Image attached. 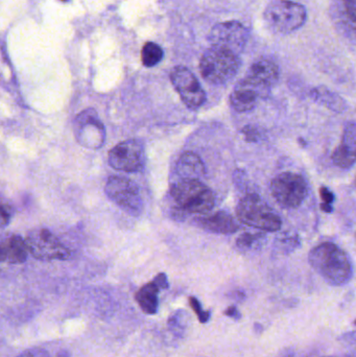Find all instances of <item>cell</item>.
I'll return each instance as SVG.
<instances>
[{
  "mask_svg": "<svg viewBox=\"0 0 356 357\" xmlns=\"http://www.w3.org/2000/svg\"><path fill=\"white\" fill-rule=\"evenodd\" d=\"M75 133L77 142L91 150L102 148L106 140V130L94 109H87L77 115Z\"/></svg>",
  "mask_w": 356,
  "mask_h": 357,
  "instance_id": "obj_11",
  "label": "cell"
},
{
  "mask_svg": "<svg viewBox=\"0 0 356 357\" xmlns=\"http://www.w3.org/2000/svg\"><path fill=\"white\" fill-rule=\"evenodd\" d=\"M189 303L192 310H194V312L198 314L199 319H200V322H208L209 316H210V314H209L208 312H203L202 306H201L200 302H199L196 298L192 297L189 298Z\"/></svg>",
  "mask_w": 356,
  "mask_h": 357,
  "instance_id": "obj_25",
  "label": "cell"
},
{
  "mask_svg": "<svg viewBox=\"0 0 356 357\" xmlns=\"http://www.w3.org/2000/svg\"><path fill=\"white\" fill-rule=\"evenodd\" d=\"M225 314H227L228 317H230V318H234V319H240V314L238 312V310H236L234 306H232V307L228 308L227 310L225 312Z\"/></svg>",
  "mask_w": 356,
  "mask_h": 357,
  "instance_id": "obj_31",
  "label": "cell"
},
{
  "mask_svg": "<svg viewBox=\"0 0 356 357\" xmlns=\"http://www.w3.org/2000/svg\"><path fill=\"white\" fill-rule=\"evenodd\" d=\"M29 250L26 243L19 235L10 234L0 238V262L20 264L26 260Z\"/></svg>",
  "mask_w": 356,
  "mask_h": 357,
  "instance_id": "obj_15",
  "label": "cell"
},
{
  "mask_svg": "<svg viewBox=\"0 0 356 357\" xmlns=\"http://www.w3.org/2000/svg\"><path fill=\"white\" fill-rule=\"evenodd\" d=\"M159 287L156 283H148L142 287L136 294L135 299L142 312L146 314H155L158 310Z\"/></svg>",
  "mask_w": 356,
  "mask_h": 357,
  "instance_id": "obj_18",
  "label": "cell"
},
{
  "mask_svg": "<svg viewBox=\"0 0 356 357\" xmlns=\"http://www.w3.org/2000/svg\"><path fill=\"white\" fill-rule=\"evenodd\" d=\"M309 262L330 284H346L353 277V264L348 255L338 245L324 243L311 250Z\"/></svg>",
  "mask_w": 356,
  "mask_h": 357,
  "instance_id": "obj_1",
  "label": "cell"
},
{
  "mask_svg": "<svg viewBox=\"0 0 356 357\" xmlns=\"http://www.w3.org/2000/svg\"><path fill=\"white\" fill-rule=\"evenodd\" d=\"M307 10L302 4L291 0H276L265 10V20L272 31L288 33L300 29L307 21Z\"/></svg>",
  "mask_w": 356,
  "mask_h": 357,
  "instance_id": "obj_5",
  "label": "cell"
},
{
  "mask_svg": "<svg viewBox=\"0 0 356 357\" xmlns=\"http://www.w3.org/2000/svg\"><path fill=\"white\" fill-rule=\"evenodd\" d=\"M320 195H321L324 203L332 205L334 199V193H332L327 187H322V188L320 189Z\"/></svg>",
  "mask_w": 356,
  "mask_h": 357,
  "instance_id": "obj_29",
  "label": "cell"
},
{
  "mask_svg": "<svg viewBox=\"0 0 356 357\" xmlns=\"http://www.w3.org/2000/svg\"><path fill=\"white\" fill-rule=\"evenodd\" d=\"M208 40L211 47L240 56L248 42V31L238 21H227L213 26Z\"/></svg>",
  "mask_w": 356,
  "mask_h": 357,
  "instance_id": "obj_9",
  "label": "cell"
},
{
  "mask_svg": "<svg viewBox=\"0 0 356 357\" xmlns=\"http://www.w3.org/2000/svg\"><path fill=\"white\" fill-rule=\"evenodd\" d=\"M171 81L184 104L190 109H198L206 100V94L196 75L184 66L171 70Z\"/></svg>",
  "mask_w": 356,
  "mask_h": 357,
  "instance_id": "obj_12",
  "label": "cell"
},
{
  "mask_svg": "<svg viewBox=\"0 0 356 357\" xmlns=\"http://www.w3.org/2000/svg\"><path fill=\"white\" fill-rule=\"evenodd\" d=\"M247 79L265 90H271L279 79V68L277 64L269 59H261L251 66L247 73Z\"/></svg>",
  "mask_w": 356,
  "mask_h": 357,
  "instance_id": "obj_14",
  "label": "cell"
},
{
  "mask_svg": "<svg viewBox=\"0 0 356 357\" xmlns=\"http://www.w3.org/2000/svg\"><path fill=\"white\" fill-rule=\"evenodd\" d=\"M311 96L317 102H322V104L325 105L332 110L336 111V112H341L346 108L345 102H343L340 96H336L325 88L314 89Z\"/></svg>",
  "mask_w": 356,
  "mask_h": 357,
  "instance_id": "obj_19",
  "label": "cell"
},
{
  "mask_svg": "<svg viewBox=\"0 0 356 357\" xmlns=\"http://www.w3.org/2000/svg\"><path fill=\"white\" fill-rule=\"evenodd\" d=\"M236 214L242 224L268 232H275L282 226L279 215L256 195H246L238 203Z\"/></svg>",
  "mask_w": 356,
  "mask_h": 357,
  "instance_id": "obj_4",
  "label": "cell"
},
{
  "mask_svg": "<svg viewBox=\"0 0 356 357\" xmlns=\"http://www.w3.org/2000/svg\"><path fill=\"white\" fill-rule=\"evenodd\" d=\"M171 195L180 209L189 213H207L215 207V193L200 180L181 178L171 187Z\"/></svg>",
  "mask_w": 356,
  "mask_h": 357,
  "instance_id": "obj_2",
  "label": "cell"
},
{
  "mask_svg": "<svg viewBox=\"0 0 356 357\" xmlns=\"http://www.w3.org/2000/svg\"><path fill=\"white\" fill-rule=\"evenodd\" d=\"M271 191L279 205L295 209L304 202L307 186L304 178L298 174L282 173L272 181Z\"/></svg>",
  "mask_w": 356,
  "mask_h": 357,
  "instance_id": "obj_8",
  "label": "cell"
},
{
  "mask_svg": "<svg viewBox=\"0 0 356 357\" xmlns=\"http://www.w3.org/2000/svg\"><path fill=\"white\" fill-rule=\"evenodd\" d=\"M263 237H265L263 234H252V233H244L240 235V238L236 241V245L240 248V250H245V251H251V250H256L258 245L263 243Z\"/></svg>",
  "mask_w": 356,
  "mask_h": 357,
  "instance_id": "obj_22",
  "label": "cell"
},
{
  "mask_svg": "<svg viewBox=\"0 0 356 357\" xmlns=\"http://www.w3.org/2000/svg\"><path fill=\"white\" fill-rule=\"evenodd\" d=\"M342 146H346L349 150L356 152V127L355 121L347 125L343 137Z\"/></svg>",
  "mask_w": 356,
  "mask_h": 357,
  "instance_id": "obj_24",
  "label": "cell"
},
{
  "mask_svg": "<svg viewBox=\"0 0 356 357\" xmlns=\"http://www.w3.org/2000/svg\"><path fill=\"white\" fill-rule=\"evenodd\" d=\"M321 208L322 210H324V211L327 212V213H330V212L332 211V205H330V204L322 203Z\"/></svg>",
  "mask_w": 356,
  "mask_h": 357,
  "instance_id": "obj_32",
  "label": "cell"
},
{
  "mask_svg": "<svg viewBox=\"0 0 356 357\" xmlns=\"http://www.w3.org/2000/svg\"><path fill=\"white\" fill-rule=\"evenodd\" d=\"M196 220H199V225L205 230L217 234H232L238 229V222L227 212L219 211Z\"/></svg>",
  "mask_w": 356,
  "mask_h": 357,
  "instance_id": "obj_16",
  "label": "cell"
},
{
  "mask_svg": "<svg viewBox=\"0 0 356 357\" xmlns=\"http://www.w3.org/2000/svg\"><path fill=\"white\" fill-rule=\"evenodd\" d=\"M18 357H50V356L46 350L35 348V349L25 350Z\"/></svg>",
  "mask_w": 356,
  "mask_h": 357,
  "instance_id": "obj_27",
  "label": "cell"
},
{
  "mask_svg": "<svg viewBox=\"0 0 356 357\" xmlns=\"http://www.w3.org/2000/svg\"><path fill=\"white\" fill-rule=\"evenodd\" d=\"M62 1H67V0H62Z\"/></svg>",
  "mask_w": 356,
  "mask_h": 357,
  "instance_id": "obj_33",
  "label": "cell"
},
{
  "mask_svg": "<svg viewBox=\"0 0 356 357\" xmlns=\"http://www.w3.org/2000/svg\"><path fill=\"white\" fill-rule=\"evenodd\" d=\"M27 250L38 260H66L70 251L48 229H33L25 238Z\"/></svg>",
  "mask_w": 356,
  "mask_h": 357,
  "instance_id": "obj_7",
  "label": "cell"
},
{
  "mask_svg": "<svg viewBox=\"0 0 356 357\" xmlns=\"http://www.w3.org/2000/svg\"><path fill=\"white\" fill-rule=\"evenodd\" d=\"M154 282L158 285L159 289H167L169 287V282H167V276L165 274H160L155 278Z\"/></svg>",
  "mask_w": 356,
  "mask_h": 357,
  "instance_id": "obj_30",
  "label": "cell"
},
{
  "mask_svg": "<svg viewBox=\"0 0 356 357\" xmlns=\"http://www.w3.org/2000/svg\"><path fill=\"white\" fill-rule=\"evenodd\" d=\"M269 93L268 90L244 77L234 88L230 96V102L232 108L238 112H249L255 108L259 98H265Z\"/></svg>",
  "mask_w": 356,
  "mask_h": 357,
  "instance_id": "obj_13",
  "label": "cell"
},
{
  "mask_svg": "<svg viewBox=\"0 0 356 357\" xmlns=\"http://www.w3.org/2000/svg\"><path fill=\"white\" fill-rule=\"evenodd\" d=\"M109 165L125 173L142 171L146 165V154L141 142L130 139L115 146L109 152Z\"/></svg>",
  "mask_w": 356,
  "mask_h": 357,
  "instance_id": "obj_10",
  "label": "cell"
},
{
  "mask_svg": "<svg viewBox=\"0 0 356 357\" xmlns=\"http://www.w3.org/2000/svg\"><path fill=\"white\" fill-rule=\"evenodd\" d=\"M105 190L109 199L130 215L138 216L144 211L139 187L130 178L113 176L107 181Z\"/></svg>",
  "mask_w": 356,
  "mask_h": 357,
  "instance_id": "obj_6",
  "label": "cell"
},
{
  "mask_svg": "<svg viewBox=\"0 0 356 357\" xmlns=\"http://www.w3.org/2000/svg\"><path fill=\"white\" fill-rule=\"evenodd\" d=\"M205 171L202 159L192 152L184 153L177 163V173L181 178L199 180L205 175Z\"/></svg>",
  "mask_w": 356,
  "mask_h": 357,
  "instance_id": "obj_17",
  "label": "cell"
},
{
  "mask_svg": "<svg viewBox=\"0 0 356 357\" xmlns=\"http://www.w3.org/2000/svg\"><path fill=\"white\" fill-rule=\"evenodd\" d=\"M164 56L162 48L154 42H146L141 52L142 64L146 67H154L162 61Z\"/></svg>",
  "mask_w": 356,
  "mask_h": 357,
  "instance_id": "obj_20",
  "label": "cell"
},
{
  "mask_svg": "<svg viewBox=\"0 0 356 357\" xmlns=\"http://www.w3.org/2000/svg\"><path fill=\"white\" fill-rule=\"evenodd\" d=\"M13 214H14V208L12 204L0 197V229L6 228L12 220Z\"/></svg>",
  "mask_w": 356,
  "mask_h": 357,
  "instance_id": "obj_23",
  "label": "cell"
},
{
  "mask_svg": "<svg viewBox=\"0 0 356 357\" xmlns=\"http://www.w3.org/2000/svg\"><path fill=\"white\" fill-rule=\"evenodd\" d=\"M245 137H246L247 142H257L258 137H261L258 130L255 127H246L242 131Z\"/></svg>",
  "mask_w": 356,
  "mask_h": 357,
  "instance_id": "obj_26",
  "label": "cell"
},
{
  "mask_svg": "<svg viewBox=\"0 0 356 357\" xmlns=\"http://www.w3.org/2000/svg\"><path fill=\"white\" fill-rule=\"evenodd\" d=\"M345 8H346L347 14L350 18L351 22H355L356 15V0H344Z\"/></svg>",
  "mask_w": 356,
  "mask_h": 357,
  "instance_id": "obj_28",
  "label": "cell"
},
{
  "mask_svg": "<svg viewBox=\"0 0 356 357\" xmlns=\"http://www.w3.org/2000/svg\"><path fill=\"white\" fill-rule=\"evenodd\" d=\"M238 56L226 50L211 47L200 61L202 77L212 85H223L231 81L240 69Z\"/></svg>",
  "mask_w": 356,
  "mask_h": 357,
  "instance_id": "obj_3",
  "label": "cell"
},
{
  "mask_svg": "<svg viewBox=\"0 0 356 357\" xmlns=\"http://www.w3.org/2000/svg\"><path fill=\"white\" fill-rule=\"evenodd\" d=\"M332 160H334V165H338L339 167L350 169L355 165V152L341 144L334 151V155H332Z\"/></svg>",
  "mask_w": 356,
  "mask_h": 357,
  "instance_id": "obj_21",
  "label": "cell"
}]
</instances>
